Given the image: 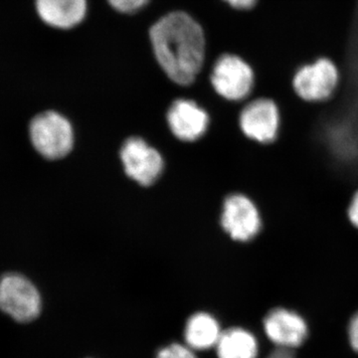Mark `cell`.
<instances>
[{
	"label": "cell",
	"mask_w": 358,
	"mask_h": 358,
	"mask_svg": "<svg viewBox=\"0 0 358 358\" xmlns=\"http://www.w3.org/2000/svg\"><path fill=\"white\" fill-rule=\"evenodd\" d=\"M150 38L166 76L180 86L192 84L204 64L206 42L201 25L185 11H173L152 26Z\"/></svg>",
	"instance_id": "obj_1"
},
{
	"label": "cell",
	"mask_w": 358,
	"mask_h": 358,
	"mask_svg": "<svg viewBox=\"0 0 358 358\" xmlns=\"http://www.w3.org/2000/svg\"><path fill=\"white\" fill-rule=\"evenodd\" d=\"M30 138L35 150L47 159H62L69 154L74 143L70 122L54 110H47L32 120Z\"/></svg>",
	"instance_id": "obj_2"
},
{
	"label": "cell",
	"mask_w": 358,
	"mask_h": 358,
	"mask_svg": "<svg viewBox=\"0 0 358 358\" xmlns=\"http://www.w3.org/2000/svg\"><path fill=\"white\" fill-rule=\"evenodd\" d=\"M0 310L16 322H32L41 313V296L24 275L7 274L0 279Z\"/></svg>",
	"instance_id": "obj_3"
},
{
	"label": "cell",
	"mask_w": 358,
	"mask_h": 358,
	"mask_svg": "<svg viewBox=\"0 0 358 358\" xmlns=\"http://www.w3.org/2000/svg\"><path fill=\"white\" fill-rule=\"evenodd\" d=\"M254 83L253 69L239 56L223 54L214 63L211 84L216 93L226 100H244L253 90Z\"/></svg>",
	"instance_id": "obj_4"
},
{
	"label": "cell",
	"mask_w": 358,
	"mask_h": 358,
	"mask_svg": "<svg viewBox=\"0 0 358 358\" xmlns=\"http://www.w3.org/2000/svg\"><path fill=\"white\" fill-rule=\"evenodd\" d=\"M338 83V71L329 59H320L303 66L294 75L293 87L299 98L317 103L331 98Z\"/></svg>",
	"instance_id": "obj_5"
},
{
	"label": "cell",
	"mask_w": 358,
	"mask_h": 358,
	"mask_svg": "<svg viewBox=\"0 0 358 358\" xmlns=\"http://www.w3.org/2000/svg\"><path fill=\"white\" fill-rule=\"evenodd\" d=\"M241 131L250 140L263 145L274 143L281 129V114L271 99H257L250 102L240 114Z\"/></svg>",
	"instance_id": "obj_6"
},
{
	"label": "cell",
	"mask_w": 358,
	"mask_h": 358,
	"mask_svg": "<svg viewBox=\"0 0 358 358\" xmlns=\"http://www.w3.org/2000/svg\"><path fill=\"white\" fill-rule=\"evenodd\" d=\"M121 159L129 178L141 185H154L164 171V159L143 138H131L121 148Z\"/></svg>",
	"instance_id": "obj_7"
},
{
	"label": "cell",
	"mask_w": 358,
	"mask_h": 358,
	"mask_svg": "<svg viewBox=\"0 0 358 358\" xmlns=\"http://www.w3.org/2000/svg\"><path fill=\"white\" fill-rule=\"evenodd\" d=\"M221 223L232 239L248 242L262 229V218L256 204L243 194H232L223 205Z\"/></svg>",
	"instance_id": "obj_8"
},
{
	"label": "cell",
	"mask_w": 358,
	"mask_h": 358,
	"mask_svg": "<svg viewBox=\"0 0 358 358\" xmlns=\"http://www.w3.org/2000/svg\"><path fill=\"white\" fill-rule=\"evenodd\" d=\"M167 122L174 136L183 141L201 138L208 129L209 117L194 101L179 99L167 112Z\"/></svg>",
	"instance_id": "obj_9"
},
{
	"label": "cell",
	"mask_w": 358,
	"mask_h": 358,
	"mask_svg": "<svg viewBox=\"0 0 358 358\" xmlns=\"http://www.w3.org/2000/svg\"><path fill=\"white\" fill-rule=\"evenodd\" d=\"M37 16L45 25L70 30L81 24L88 14V0H34Z\"/></svg>",
	"instance_id": "obj_10"
},
{
	"label": "cell",
	"mask_w": 358,
	"mask_h": 358,
	"mask_svg": "<svg viewBox=\"0 0 358 358\" xmlns=\"http://www.w3.org/2000/svg\"><path fill=\"white\" fill-rule=\"evenodd\" d=\"M264 324L268 338L282 348L301 345L308 336L307 324L300 315L284 308L268 313Z\"/></svg>",
	"instance_id": "obj_11"
},
{
	"label": "cell",
	"mask_w": 358,
	"mask_h": 358,
	"mask_svg": "<svg viewBox=\"0 0 358 358\" xmlns=\"http://www.w3.org/2000/svg\"><path fill=\"white\" fill-rule=\"evenodd\" d=\"M220 336L217 322L207 313L193 315L186 324V341L195 350H207L217 345Z\"/></svg>",
	"instance_id": "obj_12"
},
{
	"label": "cell",
	"mask_w": 358,
	"mask_h": 358,
	"mask_svg": "<svg viewBox=\"0 0 358 358\" xmlns=\"http://www.w3.org/2000/svg\"><path fill=\"white\" fill-rule=\"evenodd\" d=\"M258 345L248 331L233 329L221 334L217 343L219 358H256Z\"/></svg>",
	"instance_id": "obj_13"
},
{
	"label": "cell",
	"mask_w": 358,
	"mask_h": 358,
	"mask_svg": "<svg viewBox=\"0 0 358 358\" xmlns=\"http://www.w3.org/2000/svg\"><path fill=\"white\" fill-rule=\"evenodd\" d=\"M110 7L121 13H134L147 6L150 0H107Z\"/></svg>",
	"instance_id": "obj_14"
},
{
	"label": "cell",
	"mask_w": 358,
	"mask_h": 358,
	"mask_svg": "<svg viewBox=\"0 0 358 358\" xmlns=\"http://www.w3.org/2000/svg\"><path fill=\"white\" fill-rule=\"evenodd\" d=\"M157 358H195V357L185 346L171 345L160 350Z\"/></svg>",
	"instance_id": "obj_15"
},
{
	"label": "cell",
	"mask_w": 358,
	"mask_h": 358,
	"mask_svg": "<svg viewBox=\"0 0 358 358\" xmlns=\"http://www.w3.org/2000/svg\"><path fill=\"white\" fill-rule=\"evenodd\" d=\"M346 217L353 227L358 231V189L353 193L346 208Z\"/></svg>",
	"instance_id": "obj_16"
},
{
	"label": "cell",
	"mask_w": 358,
	"mask_h": 358,
	"mask_svg": "<svg viewBox=\"0 0 358 358\" xmlns=\"http://www.w3.org/2000/svg\"><path fill=\"white\" fill-rule=\"evenodd\" d=\"M224 1L227 2L230 6L234 7V8L247 10L255 6L257 0H224Z\"/></svg>",
	"instance_id": "obj_17"
},
{
	"label": "cell",
	"mask_w": 358,
	"mask_h": 358,
	"mask_svg": "<svg viewBox=\"0 0 358 358\" xmlns=\"http://www.w3.org/2000/svg\"><path fill=\"white\" fill-rule=\"evenodd\" d=\"M350 336L353 348L358 352V313L350 324Z\"/></svg>",
	"instance_id": "obj_18"
},
{
	"label": "cell",
	"mask_w": 358,
	"mask_h": 358,
	"mask_svg": "<svg viewBox=\"0 0 358 358\" xmlns=\"http://www.w3.org/2000/svg\"><path fill=\"white\" fill-rule=\"evenodd\" d=\"M268 358H294L293 353L289 352L286 348H281V350H275L273 352Z\"/></svg>",
	"instance_id": "obj_19"
}]
</instances>
